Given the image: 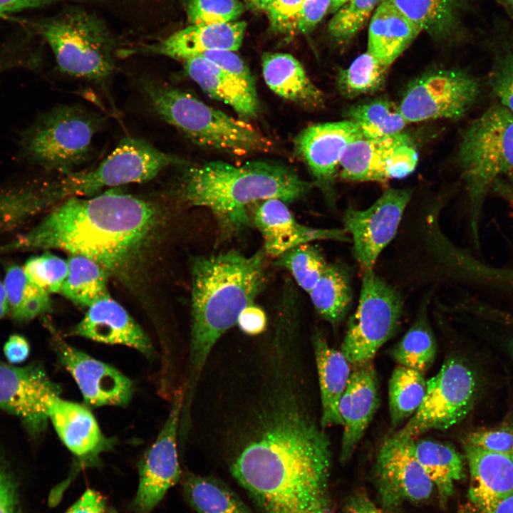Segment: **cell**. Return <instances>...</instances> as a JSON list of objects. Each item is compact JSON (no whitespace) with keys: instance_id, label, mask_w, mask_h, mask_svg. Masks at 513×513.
I'll list each match as a JSON object with an SVG mask.
<instances>
[{"instance_id":"1","label":"cell","mask_w":513,"mask_h":513,"mask_svg":"<svg viewBox=\"0 0 513 513\" xmlns=\"http://www.w3.org/2000/svg\"><path fill=\"white\" fill-rule=\"evenodd\" d=\"M230 471L261 513H333L332 456L301 402L279 398L251 412Z\"/></svg>"},{"instance_id":"2","label":"cell","mask_w":513,"mask_h":513,"mask_svg":"<svg viewBox=\"0 0 513 513\" xmlns=\"http://www.w3.org/2000/svg\"><path fill=\"white\" fill-rule=\"evenodd\" d=\"M157 222L149 202L110 190L63 200L16 245L61 249L116 271L130 261Z\"/></svg>"},{"instance_id":"3","label":"cell","mask_w":513,"mask_h":513,"mask_svg":"<svg viewBox=\"0 0 513 513\" xmlns=\"http://www.w3.org/2000/svg\"><path fill=\"white\" fill-rule=\"evenodd\" d=\"M266 254L230 249L191 261V339L183 410L190 412L208 356L218 339L237 325L241 312L254 303L266 282Z\"/></svg>"},{"instance_id":"4","label":"cell","mask_w":513,"mask_h":513,"mask_svg":"<svg viewBox=\"0 0 513 513\" xmlns=\"http://www.w3.org/2000/svg\"><path fill=\"white\" fill-rule=\"evenodd\" d=\"M179 167V198L189 205L208 209L222 241L252 227L251 208L255 204L269 199L296 202L314 186L290 167L271 161L255 160L242 165L185 161Z\"/></svg>"},{"instance_id":"5","label":"cell","mask_w":513,"mask_h":513,"mask_svg":"<svg viewBox=\"0 0 513 513\" xmlns=\"http://www.w3.org/2000/svg\"><path fill=\"white\" fill-rule=\"evenodd\" d=\"M142 88L154 112L193 142L234 156L273 150L274 142L247 121L215 109L193 95L160 80Z\"/></svg>"},{"instance_id":"6","label":"cell","mask_w":513,"mask_h":513,"mask_svg":"<svg viewBox=\"0 0 513 513\" xmlns=\"http://www.w3.org/2000/svg\"><path fill=\"white\" fill-rule=\"evenodd\" d=\"M470 205L472 235L479 242L485 199L496 181L513 183V114L496 103L464 130L456 154Z\"/></svg>"},{"instance_id":"7","label":"cell","mask_w":513,"mask_h":513,"mask_svg":"<svg viewBox=\"0 0 513 513\" xmlns=\"http://www.w3.org/2000/svg\"><path fill=\"white\" fill-rule=\"evenodd\" d=\"M32 25L51 48L62 72L96 82L113 73L116 38L107 22L85 5L67 4Z\"/></svg>"},{"instance_id":"8","label":"cell","mask_w":513,"mask_h":513,"mask_svg":"<svg viewBox=\"0 0 513 513\" xmlns=\"http://www.w3.org/2000/svg\"><path fill=\"white\" fill-rule=\"evenodd\" d=\"M101 122L96 114L80 106L53 108L23 133L21 153L32 165L71 173L88 157Z\"/></svg>"},{"instance_id":"9","label":"cell","mask_w":513,"mask_h":513,"mask_svg":"<svg viewBox=\"0 0 513 513\" xmlns=\"http://www.w3.org/2000/svg\"><path fill=\"white\" fill-rule=\"evenodd\" d=\"M403 311L399 291L373 269L364 270L358 304L348 320L340 350L352 367L373 362L398 328Z\"/></svg>"},{"instance_id":"10","label":"cell","mask_w":513,"mask_h":513,"mask_svg":"<svg viewBox=\"0 0 513 513\" xmlns=\"http://www.w3.org/2000/svg\"><path fill=\"white\" fill-rule=\"evenodd\" d=\"M185 162L143 139L126 137L94 170L72 172L54 182L56 195L58 201L71 197L93 196L103 188L148 181L163 169Z\"/></svg>"},{"instance_id":"11","label":"cell","mask_w":513,"mask_h":513,"mask_svg":"<svg viewBox=\"0 0 513 513\" xmlns=\"http://www.w3.org/2000/svg\"><path fill=\"white\" fill-rule=\"evenodd\" d=\"M478 380L462 360L449 358L427 380L425 398L403 428L393 435L414 439L432 430H446L462 421L473 408Z\"/></svg>"},{"instance_id":"12","label":"cell","mask_w":513,"mask_h":513,"mask_svg":"<svg viewBox=\"0 0 513 513\" xmlns=\"http://www.w3.org/2000/svg\"><path fill=\"white\" fill-rule=\"evenodd\" d=\"M480 93V81L466 70L432 69L408 83L398 107L408 123L458 120L475 105Z\"/></svg>"},{"instance_id":"13","label":"cell","mask_w":513,"mask_h":513,"mask_svg":"<svg viewBox=\"0 0 513 513\" xmlns=\"http://www.w3.org/2000/svg\"><path fill=\"white\" fill-rule=\"evenodd\" d=\"M58 395L59 387L40 363L19 366L0 359V410L16 417L32 439L45 431Z\"/></svg>"},{"instance_id":"14","label":"cell","mask_w":513,"mask_h":513,"mask_svg":"<svg viewBox=\"0 0 513 513\" xmlns=\"http://www.w3.org/2000/svg\"><path fill=\"white\" fill-rule=\"evenodd\" d=\"M414 439L393 435L385 439L376 454L373 479L385 511H393L405 502L428 499L434 486L418 460Z\"/></svg>"},{"instance_id":"15","label":"cell","mask_w":513,"mask_h":513,"mask_svg":"<svg viewBox=\"0 0 513 513\" xmlns=\"http://www.w3.org/2000/svg\"><path fill=\"white\" fill-rule=\"evenodd\" d=\"M418 160L413 140L403 131L378 138H363L346 148L340 175L352 182H385L412 174Z\"/></svg>"},{"instance_id":"16","label":"cell","mask_w":513,"mask_h":513,"mask_svg":"<svg viewBox=\"0 0 513 513\" xmlns=\"http://www.w3.org/2000/svg\"><path fill=\"white\" fill-rule=\"evenodd\" d=\"M413 192L407 188H388L369 207H348L343 229L351 235L353 257L364 270L372 269L384 248L395 237Z\"/></svg>"},{"instance_id":"17","label":"cell","mask_w":513,"mask_h":513,"mask_svg":"<svg viewBox=\"0 0 513 513\" xmlns=\"http://www.w3.org/2000/svg\"><path fill=\"white\" fill-rule=\"evenodd\" d=\"M185 391L184 388L175 394L165 423L140 462V483L134 500L139 513L150 512L180 479L177 442Z\"/></svg>"},{"instance_id":"18","label":"cell","mask_w":513,"mask_h":513,"mask_svg":"<svg viewBox=\"0 0 513 513\" xmlns=\"http://www.w3.org/2000/svg\"><path fill=\"white\" fill-rule=\"evenodd\" d=\"M363 138L358 126L346 119L310 125L295 138L296 154L331 207L336 204L334 185L342 155L349 144Z\"/></svg>"},{"instance_id":"19","label":"cell","mask_w":513,"mask_h":513,"mask_svg":"<svg viewBox=\"0 0 513 513\" xmlns=\"http://www.w3.org/2000/svg\"><path fill=\"white\" fill-rule=\"evenodd\" d=\"M49 331L58 361L73 378L88 405L128 404L134 392L133 383L128 377L68 344L51 326Z\"/></svg>"},{"instance_id":"20","label":"cell","mask_w":513,"mask_h":513,"mask_svg":"<svg viewBox=\"0 0 513 513\" xmlns=\"http://www.w3.org/2000/svg\"><path fill=\"white\" fill-rule=\"evenodd\" d=\"M252 225L261 234L263 249L274 259L298 245L318 240L351 242L343 229H321L299 222L286 203L269 199L255 204L251 212Z\"/></svg>"},{"instance_id":"21","label":"cell","mask_w":513,"mask_h":513,"mask_svg":"<svg viewBox=\"0 0 513 513\" xmlns=\"http://www.w3.org/2000/svg\"><path fill=\"white\" fill-rule=\"evenodd\" d=\"M247 27L244 21L224 24H190L167 38L152 44L118 51L123 56L153 54L186 60L203 53L218 51H237Z\"/></svg>"},{"instance_id":"22","label":"cell","mask_w":513,"mask_h":513,"mask_svg":"<svg viewBox=\"0 0 513 513\" xmlns=\"http://www.w3.org/2000/svg\"><path fill=\"white\" fill-rule=\"evenodd\" d=\"M378 405V383L373 362L353 366L339 402L343 427L340 451L342 463L353 456Z\"/></svg>"},{"instance_id":"23","label":"cell","mask_w":513,"mask_h":513,"mask_svg":"<svg viewBox=\"0 0 513 513\" xmlns=\"http://www.w3.org/2000/svg\"><path fill=\"white\" fill-rule=\"evenodd\" d=\"M70 334L108 344L126 346L149 357L151 341L138 323L108 294L87 308Z\"/></svg>"},{"instance_id":"24","label":"cell","mask_w":513,"mask_h":513,"mask_svg":"<svg viewBox=\"0 0 513 513\" xmlns=\"http://www.w3.org/2000/svg\"><path fill=\"white\" fill-rule=\"evenodd\" d=\"M48 420L66 447L82 462L92 464L114 444L100 430L86 406L55 397L48 407Z\"/></svg>"},{"instance_id":"25","label":"cell","mask_w":513,"mask_h":513,"mask_svg":"<svg viewBox=\"0 0 513 513\" xmlns=\"http://www.w3.org/2000/svg\"><path fill=\"white\" fill-rule=\"evenodd\" d=\"M470 484L468 497L481 513L513 492V455L500 454L464 443Z\"/></svg>"},{"instance_id":"26","label":"cell","mask_w":513,"mask_h":513,"mask_svg":"<svg viewBox=\"0 0 513 513\" xmlns=\"http://www.w3.org/2000/svg\"><path fill=\"white\" fill-rule=\"evenodd\" d=\"M186 74L209 96L229 105L242 118H256L260 110L255 83L231 74L197 56L184 61Z\"/></svg>"},{"instance_id":"27","label":"cell","mask_w":513,"mask_h":513,"mask_svg":"<svg viewBox=\"0 0 513 513\" xmlns=\"http://www.w3.org/2000/svg\"><path fill=\"white\" fill-rule=\"evenodd\" d=\"M262 74L267 86L279 97L307 109H318L323 106V93L292 55L264 53L262 56Z\"/></svg>"},{"instance_id":"28","label":"cell","mask_w":513,"mask_h":513,"mask_svg":"<svg viewBox=\"0 0 513 513\" xmlns=\"http://www.w3.org/2000/svg\"><path fill=\"white\" fill-rule=\"evenodd\" d=\"M312 342L321 393V427L325 429L333 425L343 426L339 402L347 386L352 366L341 351L328 345L319 330L314 331Z\"/></svg>"},{"instance_id":"29","label":"cell","mask_w":513,"mask_h":513,"mask_svg":"<svg viewBox=\"0 0 513 513\" xmlns=\"http://www.w3.org/2000/svg\"><path fill=\"white\" fill-rule=\"evenodd\" d=\"M420 31L389 0H382L370 24L368 51L390 67Z\"/></svg>"},{"instance_id":"30","label":"cell","mask_w":513,"mask_h":513,"mask_svg":"<svg viewBox=\"0 0 513 513\" xmlns=\"http://www.w3.org/2000/svg\"><path fill=\"white\" fill-rule=\"evenodd\" d=\"M404 16L434 38L452 41L463 36L462 17L472 0H389Z\"/></svg>"},{"instance_id":"31","label":"cell","mask_w":513,"mask_h":513,"mask_svg":"<svg viewBox=\"0 0 513 513\" xmlns=\"http://www.w3.org/2000/svg\"><path fill=\"white\" fill-rule=\"evenodd\" d=\"M415 455L437 490L445 507L454 493L455 484L464 477V460L450 444L434 440H414Z\"/></svg>"},{"instance_id":"32","label":"cell","mask_w":513,"mask_h":513,"mask_svg":"<svg viewBox=\"0 0 513 513\" xmlns=\"http://www.w3.org/2000/svg\"><path fill=\"white\" fill-rule=\"evenodd\" d=\"M309 294L317 314L331 325L338 326L346 318L352 304L351 268L341 262H328Z\"/></svg>"},{"instance_id":"33","label":"cell","mask_w":513,"mask_h":513,"mask_svg":"<svg viewBox=\"0 0 513 513\" xmlns=\"http://www.w3.org/2000/svg\"><path fill=\"white\" fill-rule=\"evenodd\" d=\"M490 53L488 84L497 103L513 114V28L496 22L487 38Z\"/></svg>"},{"instance_id":"34","label":"cell","mask_w":513,"mask_h":513,"mask_svg":"<svg viewBox=\"0 0 513 513\" xmlns=\"http://www.w3.org/2000/svg\"><path fill=\"white\" fill-rule=\"evenodd\" d=\"M68 273L58 294L74 304L88 308L109 294L108 271L94 260L71 254Z\"/></svg>"},{"instance_id":"35","label":"cell","mask_w":513,"mask_h":513,"mask_svg":"<svg viewBox=\"0 0 513 513\" xmlns=\"http://www.w3.org/2000/svg\"><path fill=\"white\" fill-rule=\"evenodd\" d=\"M3 283L9 314L15 321L28 322L51 311L50 294L32 282L20 266H10Z\"/></svg>"},{"instance_id":"36","label":"cell","mask_w":513,"mask_h":513,"mask_svg":"<svg viewBox=\"0 0 513 513\" xmlns=\"http://www.w3.org/2000/svg\"><path fill=\"white\" fill-rule=\"evenodd\" d=\"M346 116L358 126L363 137L368 139L401 133L408 123L399 107L384 96L369 98L351 105Z\"/></svg>"},{"instance_id":"37","label":"cell","mask_w":513,"mask_h":513,"mask_svg":"<svg viewBox=\"0 0 513 513\" xmlns=\"http://www.w3.org/2000/svg\"><path fill=\"white\" fill-rule=\"evenodd\" d=\"M437 343L428 321L427 301L421 306L416 319L390 354L399 365L425 372L432 365Z\"/></svg>"},{"instance_id":"38","label":"cell","mask_w":513,"mask_h":513,"mask_svg":"<svg viewBox=\"0 0 513 513\" xmlns=\"http://www.w3.org/2000/svg\"><path fill=\"white\" fill-rule=\"evenodd\" d=\"M184 492L197 513H252L231 488L212 477L187 475Z\"/></svg>"},{"instance_id":"39","label":"cell","mask_w":513,"mask_h":513,"mask_svg":"<svg viewBox=\"0 0 513 513\" xmlns=\"http://www.w3.org/2000/svg\"><path fill=\"white\" fill-rule=\"evenodd\" d=\"M427 391L424 373L398 366L388 383V405L393 427L409 420L422 404Z\"/></svg>"},{"instance_id":"40","label":"cell","mask_w":513,"mask_h":513,"mask_svg":"<svg viewBox=\"0 0 513 513\" xmlns=\"http://www.w3.org/2000/svg\"><path fill=\"white\" fill-rule=\"evenodd\" d=\"M389 68L367 51L348 67L339 70L338 90L347 99L375 94L384 88Z\"/></svg>"},{"instance_id":"41","label":"cell","mask_w":513,"mask_h":513,"mask_svg":"<svg viewBox=\"0 0 513 513\" xmlns=\"http://www.w3.org/2000/svg\"><path fill=\"white\" fill-rule=\"evenodd\" d=\"M274 264L288 271L299 287L309 293L328 262L321 249L311 243L293 247L274 258Z\"/></svg>"},{"instance_id":"42","label":"cell","mask_w":513,"mask_h":513,"mask_svg":"<svg viewBox=\"0 0 513 513\" xmlns=\"http://www.w3.org/2000/svg\"><path fill=\"white\" fill-rule=\"evenodd\" d=\"M240 0H185V11L190 24H214L236 21L244 13Z\"/></svg>"},{"instance_id":"43","label":"cell","mask_w":513,"mask_h":513,"mask_svg":"<svg viewBox=\"0 0 513 513\" xmlns=\"http://www.w3.org/2000/svg\"><path fill=\"white\" fill-rule=\"evenodd\" d=\"M381 0H350L329 21L328 31L338 43L347 42L361 28Z\"/></svg>"},{"instance_id":"44","label":"cell","mask_w":513,"mask_h":513,"mask_svg":"<svg viewBox=\"0 0 513 513\" xmlns=\"http://www.w3.org/2000/svg\"><path fill=\"white\" fill-rule=\"evenodd\" d=\"M28 278L49 294L59 293L68 273V262L49 252L29 258L23 268Z\"/></svg>"},{"instance_id":"45","label":"cell","mask_w":513,"mask_h":513,"mask_svg":"<svg viewBox=\"0 0 513 513\" xmlns=\"http://www.w3.org/2000/svg\"><path fill=\"white\" fill-rule=\"evenodd\" d=\"M487 451L513 455V423H504L469 433L465 441Z\"/></svg>"},{"instance_id":"46","label":"cell","mask_w":513,"mask_h":513,"mask_svg":"<svg viewBox=\"0 0 513 513\" xmlns=\"http://www.w3.org/2000/svg\"><path fill=\"white\" fill-rule=\"evenodd\" d=\"M304 0H269L266 13L271 29L278 33H296L297 18Z\"/></svg>"},{"instance_id":"47","label":"cell","mask_w":513,"mask_h":513,"mask_svg":"<svg viewBox=\"0 0 513 513\" xmlns=\"http://www.w3.org/2000/svg\"><path fill=\"white\" fill-rule=\"evenodd\" d=\"M239 78L254 83L251 72L244 61L232 51H211L200 55Z\"/></svg>"},{"instance_id":"48","label":"cell","mask_w":513,"mask_h":513,"mask_svg":"<svg viewBox=\"0 0 513 513\" xmlns=\"http://www.w3.org/2000/svg\"><path fill=\"white\" fill-rule=\"evenodd\" d=\"M331 0H304L299 11L296 33H308L329 11Z\"/></svg>"},{"instance_id":"49","label":"cell","mask_w":513,"mask_h":513,"mask_svg":"<svg viewBox=\"0 0 513 513\" xmlns=\"http://www.w3.org/2000/svg\"><path fill=\"white\" fill-rule=\"evenodd\" d=\"M237 325L245 334L259 335L266 328L267 317L264 311L253 303L241 312Z\"/></svg>"},{"instance_id":"50","label":"cell","mask_w":513,"mask_h":513,"mask_svg":"<svg viewBox=\"0 0 513 513\" xmlns=\"http://www.w3.org/2000/svg\"><path fill=\"white\" fill-rule=\"evenodd\" d=\"M0 442V513H17V501Z\"/></svg>"},{"instance_id":"51","label":"cell","mask_w":513,"mask_h":513,"mask_svg":"<svg viewBox=\"0 0 513 513\" xmlns=\"http://www.w3.org/2000/svg\"><path fill=\"white\" fill-rule=\"evenodd\" d=\"M81 0H0V21L25 10L41 8L58 3L78 4Z\"/></svg>"},{"instance_id":"52","label":"cell","mask_w":513,"mask_h":513,"mask_svg":"<svg viewBox=\"0 0 513 513\" xmlns=\"http://www.w3.org/2000/svg\"><path fill=\"white\" fill-rule=\"evenodd\" d=\"M3 351L8 363L21 364L29 356L30 345L24 336L13 334L5 342Z\"/></svg>"},{"instance_id":"53","label":"cell","mask_w":513,"mask_h":513,"mask_svg":"<svg viewBox=\"0 0 513 513\" xmlns=\"http://www.w3.org/2000/svg\"><path fill=\"white\" fill-rule=\"evenodd\" d=\"M105 502L98 492L88 489L66 513H105Z\"/></svg>"},{"instance_id":"54","label":"cell","mask_w":513,"mask_h":513,"mask_svg":"<svg viewBox=\"0 0 513 513\" xmlns=\"http://www.w3.org/2000/svg\"><path fill=\"white\" fill-rule=\"evenodd\" d=\"M343 513H386L364 491H356L348 497Z\"/></svg>"},{"instance_id":"55","label":"cell","mask_w":513,"mask_h":513,"mask_svg":"<svg viewBox=\"0 0 513 513\" xmlns=\"http://www.w3.org/2000/svg\"><path fill=\"white\" fill-rule=\"evenodd\" d=\"M491 192L502 198L513 212V184L499 180L493 185Z\"/></svg>"},{"instance_id":"56","label":"cell","mask_w":513,"mask_h":513,"mask_svg":"<svg viewBox=\"0 0 513 513\" xmlns=\"http://www.w3.org/2000/svg\"><path fill=\"white\" fill-rule=\"evenodd\" d=\"M489 513H513V492L497 502Z\"/></svg>"},{"instance_id":"57","label":"cell","mask_w":513,"mask_h":513,"mask_svg":"<svg viewBox=\"0 0 513 513\" xmlns=\"http://www.w3.org/2000/svg\"><path fill=\"white\" fill-rule=\"evenodd\" d=\"M9 312L4 283L0 281V319Z\"/></svg>"},{"instance_id":"58","label":"cell","mask_w":513,"mask_h":513,"mask_svg":"<svg viewBox=\"0 0 513 513\" xmlns=\"http://www.w3.org/2000/svg\"><path fill=\"white\" fill-rule=\"evenodd\" d=\"M243 1L254 11L265 12L269 0H243Z\"/></svg>"},{"instance_id":"59","label":"cell","mask_w":513,"mask_h":513,"mask_svg":"<svg viewBox=\"0 0 513 513\" xmlns=\"http://www.w3.org/2000/svg\"><path fill=\"white\" fill-rule=\"evenodd\" d=\"M509 16L513 17V0H497Z\"/></svg>"},{"instance_id":"60","label":"cell","mask_w":513,"mask_h":513,"mask_svg":"<svg viewBox=\"0 0 513 513\" xmlns=\"http://www.w3.org/2000/svg\"><path fill=\"white\" fill-rule=\"evenodd\" d=\"M350 0H331L329 11L331 13L337 11L341 7L345 5Z\"/></svg>"},{"instance_id":"61","label":"cell","mask_w":513,"mask_h":513,"mask_svg":"<svg viewBox=\"0 0 513 513\" xmlns=\"http://www.w3.org/2000/svg\"><path fill=\"white\" fill-rule=\"evenodd\" d=\"M509 353L513 359V338L509 341L508 345Z\"/></svg>"},{"instance_id":"62","label":"cell","mask_w":513,"mask_h":513,"mask_svg":"<svg viewBox=\"0 0 513 513\" xmlns=\"http://www.w3.org/2000/svg\"><path fill=\"white\" fill-rule=\"evenodd\" d=\"M457 513H465V510L463 507H460Z\"/></svg>"},{"instance_id":"63","label":"cell","mask_w":513,"mask_h":513,"mask_svg":"<svg viewBox=\"0 0 513 513\" xmlns=\"http://www.w3.org/2000/svg\"><path fill=\"white\" fill-rule=\"evenodd\" d=\"M509 17H510V18L512 19V21H513V17H512V16H509Z\"/></svg>"}]
</instances>
